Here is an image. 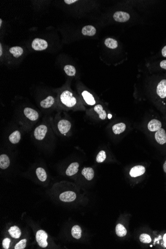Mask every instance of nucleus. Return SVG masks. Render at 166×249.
<instances>
[{"label":"nucleus","instance_id":"1","mask_svg":"<svg viewBox=\"0 0 166 249\" xmlns=\"http://www.w3.org/2000/svg\"><path fill=\"white\" fill-rule=\"evenodd\" d=\"M63 104L68 108H72L76 105L77 100L69 90H65L61 93L60 97Z\"/></svg>","mask_w":166,"mask_h":249},{"label":"nucleus","instance_id":"2","mask_svg":"<svg viewBox=\"0 0 166 249\" xmlns=\"http://www.w3.org/2000/svg\"><path fill=\"white\" fill-rule=\"evenodd\" d=\"M47 233L44 231L40 230L38 231L36 234V240L38 244L40 247L42 248H45L48 246V243L47 242Z\"/></svg>","mask_w":166,"mask_h":249},{"label":"nucleus","instance_id":"3","mask_svg":"<svg viewBox=\"0 0 166 249\" xmlns=\"http://www.w3.org/2000/svg\"><path fill=\"white\" fill-rule=\"evenodd\" d=\"M31 46L35 50L42 51L47 48L48 47V43L45 40L36 38L32 41Z\"/></svg>","mask_w":166,"mask_h":249},{"label":"nucleus","instance_id":"4","mask_svg":"<svg viewBox=\"0 0 166 249\" xmlns=\"http://www.w3.org/2000/svg\"><path fill=\"white\" fill-rule=\"evenodd\" d=\"M47 132V127L46 125H40L35 129L34 136L38 140H42L44 138Z\"/></svg>","mask_w":166,"mask_h":249},{"label":"nucleus","instance_id":"5","mask_svg":"<svg viewBox=\"0 0 166 249\" xmlns=\"http://www.w3.org/2000/svg\"><path fill=\"white\" fill-rule=\"evenodd\" d=\"M114 21L118 22H124L127 21L130 19V15L125 12L118 11L115 12L113 16Z\"/></svg>","mask_w":166,"mask_h":249},{"label":"nucleus","instance_id":"6","mask_svg":"<svg viewBox=\"0 0 166 249\" xmlns=\"http://www.w3.org/2000/svg\"><path fill=\"white\" fill-rule=\"evenodd\" d=\"M71 128V123L66 119L61 120L58 123V128L61 134H66L70 130Z\"/></svg>","mask_w":166,"mask_h":249},{"label":"nucleus","instance_id":"7","mask_svg":"<svg viewBox=\"0 0 166 249\" xmlns=\"http://www.w3.org/2000/svg\"><path fill=\"white\" fill-rule=\"evenodd\" d=\"M76 198V193L71 191L63 192L59 196L60 200L64 202H72L75 201Z\"/></svg>","mask_w":166,"mask_h":249},{"label":"nucleus","instance_id":"8","mask_svg":"<svg viewBox=\"0 0 166 249\" xmlns=\"http://www.w3.org/2000/svg\"><path fill=\"white\" fill-rule=\"evenodd\" d=\"M24 113L25 117L31 121H35L39 118V113H37L36 110L31 108H25Z\"/></svg>","mask_w":166,"mask_h":249},{"label":"nucleus","instance_id":"9","mask_svg":"<svg viewBox=\"0 0 166 249\" xmlns=\"http://www.w3.org/2000/svg\"><path fill=\"white\" fill-rule=\"evenodd\" d=\"M155 139L159 144L163 145L166 143V132L163 128L157 131L155 134Z\"/></svg>","mask_w":166,"mask_h":249},{"label":"nucleus","instance_id":"10","mask_svg":"<svg viewBox=\"0 0 166 249\" xmlns=\"http://www.w3.org/2000/svg\"><path fill=\"white\" fill-rule=\"evenodd\" d=\"M157 93L159 97L162 99L166 97V80L160 81L157 87Z\"/></svg>","mask_w":166,"mask_h":249},{"label":"nucleus","instance_id":"11","mask_svg":"<svg viewBox=\"0 0 166 249\" xmlns=\"http://www.w3.org/2000/svg\"><path fill=\"white\" fill-rule=\"evenodd\" d=\"M145 172V168L144 166L138 165L132 168L130 170L129 173L132 177H137L143 175Z\"/></svg>","mask_w":166,"mask_h":249},{"label":"nucleus","instance_id":"12","mask_svg":"<svg viewBox=\"0 0 166 249\" xmlns=\"http://www.w3.org/2000/svg\"><path fill=\"white\" fill-rule=\"evenodd\" d=\"M162 123L159 120L153 119L149 122L148 124V128L150 131H157L161 128Z\"/></svg>","mask_w":166,"mask_h":249},{"label":"nucleus","instance_id":"13","mask_svg":"<svg viewBox=\"0 0 166 249\" xmlns=\"http://www.w3.org/2000/svg\"><path fill=\"white\" fill-rule=\"evenodd\" d=\"M82 34L85 36H94L96 34V29L93 25H86L83 27L82 30Z\"/></svg>","mask_w":166,"mask_h":249},{"label":"nucleus","instance_id":"14","mask_svg":"<svg viewBox=\"0 0 166 249\" xmlns=\"http://www.w3.org/2000/svg\"><path fill=\"white\" fill-rule=\"evenodd\" d=\"M82 95L83 98H84V99L85 101V103H87V104L90 105H93L95 104V99L93 97V95L89 92H88L87 90H84L82 93Z\"/></svg>","mask_w":166,"mask_h":249},{"label":"nucleus","instance_id":"15","mask_svg":"<svg viewBox=\"0 0 166 249\" xmlns=\"http://www.w3.org/2000/svg\"><path fill=\"white\" fill-rule=\"evenodd\" d=\"M79 164L77 162L73 163L69 166L66 171V175L72 176L76 174L79 170Z\"/></svg>","mask_w":166,"mask_h":249},{"label":"nucleus","instance_id":"16","mask_svg":"<svg viewBox=\"0 0 166 249\" xmlns=\"http://www.w3.org/2000/svg\"><path fill=\"white\" fill-rule=\"evenodd\" d=\"M54 98L50 95L47 97L45 99L42 100L40 103V105L44 108H48L52 107V105L54 104Z\"/></svg>","mask_w":166,"mask_h":249},{"label":"nucleus","instance_id":"17","mask_svg":"<svg viewBox=\"0 0 166 249\" xmlns=\"http://www.w3.org/2000/svg\"><path fill=\"white\" fill-rule=\"evenodd\" d=\"M10 161L9 157L5 154L0 156V168L2 169H6L10 166Z\"/></svg>","mask_w":166,"mask_h":249},{"label":"nucleus","instance_id":"18","mask_svg":"<svg viewBox=\"0 0 166 249\" xmlns=\"http://www.w3.org/2000/svg\"><path fill=\"white\" fill-rule=\"evenodd\" d=\"M82 173L88 181L92 180L94 177V171L92 168H85L82 170Z\"/></svg>","mask_w":166,"mask_h":249},{"label":"nucleus","instance_id":"19","mask_svg":"<svg viewBox=\"0 0 166 249\" xmlns=\"http://www.w3.org/2000/svg\"><path fill=\"white\" fill-rule=\"evenodd\" d=\"M126 129V125L121 122L115 124L113 127V131L115 134H119L123 132Z\"/></svg>","mask_w":166,"mask_h":249},{"label":"nucleus","instance_id":"20","mask_svg":"<svg viewBox=\"0 0 166 249\" xmlns=\"http://www.w3.org/2000/svg\"><path fill=\"white\" fill-rule=\"evenodd\" d=\"M21 138V133L18 130H16L10 135L9 140L12 144H17V143L20 142Z\"/></svg>","mask_w":166,"mask_h":249},{"label":"nucleus","instance_id":"21","mask_svg":"<svg viewBox=\"0 0 166 249\" xmlns=\"http://www.w3.org/2000/svg\"><path fill=\"white\" fill-rule=\"evenodd\" d=\"M94 110L99 115V118L102 120H104L107 118V113L103 108L102 105L97 104L94 107Z\"/></svg>","mask_w":166,"mask_h":249},{"label":"nucleus","instance_id":"22","mask_svg":"<svg viewBox=\"0 0 166 249\" xmlns=\"http://www.w3.org/2000/svg\"><path fill=\"white\" fill-rule=\"evenodd\" d=\"M9 232L10 235L11 236L12 238L15 239H18L21 235V230L16 226H14L11 227L9 230Z\"/></svg>","mask_w":166,"mask_h":249},{"label":"nucleus","instance_id":"23","mask_svg":"<svg viewBox=\"0 0 166 249\" xmlns=\"http://www.w3.org/2000/svg\"><path fill=\"white\" fill-rule=\"evenodd\" d=\"M10 52L13 55L14 57L18 58L22 55L24 53V50L20 46H14L10 48Z\"/></svg>","mask_w":166,"mask_h":249},{"label":"nucleus","instance_id":"24","mask_svg":"<svg viewBox=\"0 0 166 249\" xmlns=\"http://www.w3.org/2000/svg\"><path fill=\"white\" fill-rule=\"evenodd\" d=\"M104 44L108 48L114 49L118 47V42L116 40L112 38H108L104 41Z\"/></svg>","mask_w":166,"mask_h":249},{"label":"nucleus","instance_id":"25","mask_svg":"<svg viewBox=\"0 0 166 249\" xmlns=\"http://www.w3.org/2000/svg\"><path fill=\"white\" fill-rule=\"evenodd\" d=\"M71 234L74 238L76 239H79L82 235V230L79 225H75L72 227Z\"/></svg>","mask_w":166,"mask_h":249},{"label":"nucleus","instance_id":"26","mask_svg":"<svg viewBox=\"0 0 166 249\" xmlns=\"http://www.w3.org/2000/svg\"><path fill=\"white\" fill-rule=\"evenodd\" d=\"M116 234L118 237H122L125 236L127 234V230L124 226L121 224L117 225L115 228Z\"/></svg>","mask_w":166,"mask_h":249},{"label":"nucleus","instance_id":"27","mask_svg":"<svg viewBox=\"0 0 166 249\" xmlns=\"http://www.w3.org/2000/svg\"><path fill=\"white\" fill-rule=\"evenodd\" d=\"M37 178L41 182H44L47 178L46 172L42 168H38L36 170Z\"/></svg>","mask_w":166,"mask_h":249},{"label":"nucleus","instance_id":"28","mask_svg":"<svg viewBox=\"0 0 166 249\" xmlns=\"http://www.w3.org/2000/svg\"><path fill=\"white\" fill-rule=\"evenodd\" d=\"M64 70L65 73L68 76H70V77L74 76L76 74V69H75V67L71 65H67L65 66L64 68Z\"/></svg>","mask_w":166,"mask_h":249},{"label":"nucleus","instance_id":"29","mask_svg":"<svg viewBox=\"0 0 166 249\" xmlns=\"http://www.w3.org/2000/svg\"><path fill=\"white\" fill-rule=\"evenodd\" d=\"M106 158H107V155H106L105 151L104 150H102L101 151L99 152L97 155L96 161L97 162L100 163H102L106 159Z\"/></svg>","mask_w":166,"mask_h":249},{"label":"nucleus","instance_id":"30","mask_svg":"<svg viewBox=\"0 0 166 249\" xmlns=\"http://www.w3.org/2000/svg\"><path fill=\"white\" fill-rule=\"evenodd\" d=\"M140 240L142 243L148 244L151 242V238L149 235L147 234H142L140 236Z\"/></svg>","mask_w":166,"mask_h":249},{"label":"nucleus","instance_id":"31","mask_svg":"<svg viewBox=\"0 0 166 249\" xmlns=\"http://www.w3.org/2000/svg\"><path fill=\"white\" fill-rule=\"evenodd\" d=\"M26 239H23L20 241L19 243L15 246V249H24L26 247Z\"/></svg>","mask_w":166,"mask_h":249},{"label":"nucleus","instance_id":"32","mask_svg":"<svg viewBox=\"0 0 166 249\" xmlns=\"http://www.w3.org/2000/svg\"><path fill=\"white\" fill-rule=\"evenodd\" d=\"M10 243H11V240L9 238H7L4 239V240L2 241V246L4 249H9Z\"/></svg>","mask_w":166,"mask_h":249},{"label":"nucleus","instance_id":"33","mask_svg":"<svg viewBox=\"0 0 166 249\" xmlns=\"http://www.w3.org/2000/svg\"><path fill=\"white\" fill-rule=\"evenodd\" d=\"M77 1H78L77 0H64V2L67 5H71Z\"/></svg>","mask_w":166,"mask_h":249},{"label":"nucleus","instance_id":"34","mask_svg":"<svg viewBox=\"0 0 166 249\" xmlns=\"http://www.w3.org/2000/svg\"><path fill=\"white\" fill-rule=\"evenodd\" d=\"M160 66H161L162 68L166 70V60H163V61L161 62V63H160Z\"/></svg>","mask_w":166,"mask_h":249},{"label":"nucleus","instance_id":"35","mask_svg":"<svg viewBox=\"0 0 166 249\" xmlns=\"http://www.w3.org/2000/svg\"><path fill=\"white\" fill-rule=\"evenodd\" d=\"M162 53L163 56L164 57H166V45L164 46L162 50Z\"/></svg>","mask_w":166,"mask_h":249},{"label":"nucleus","instance_id":"36","mask_svg":"<svg viewBox=\"0 0 166 249\" xmlns=\"http://www.w3.org/2000/svg\"><path fill=\"white\" fill-rule=\"evenodd\" d=\"M2 54V47L1 44H0V56H1Z\"/></svg>","mask_w":166,"mask_h":249},{"label":"nucleus","instance_id":"37","mask_svg":"<svg viewBox=\"0 0 166 249\" xmlns=\"http://www.w3.org/2000/svg\"><path fill=\"white\" fill-rule=\"evenodd\" d=\"M163 168H164V172L166 173V161L164 163V165H163Z\"/></svg>","mask_w":166,"mask_h":249},{"label":"nucleus","instance_id":"38","mask_svg":"<svg viewBox=\"0 0 166 249\" xmlns=\"http://www.w3.org/2000/svg\"><path fill=\"white\" fill-rule=\"evenodd\" d=\"M163 239H164V243H165V246L166 247V234L164 235Z\"/></svg>","mask_w":166,"mask_h":249},{"label":"nucleus","instance_id":"39","mask_svg":"<svg viewBox=\"0 0 166 249\" xmlns=\"http://www.w3.org/2000/svg\"><path fill=\"white\" fill-rule=\"evenodd\" d=\"M2 19H0V26L1 27L2 26Z\"/></svg>","mask_w":166,"mask_h":249},{"label":"nucleus","instance_id":"40","mask_svg":"<svg viewBox=\"0 0 166 249\" xmlns=\"http://www.w3.org/2000/svg\"><path fill=\"white\" fill-rule=\"evenodd\" d=\"M108 118H112V115H110V114H108Z\"/></svg>","mask_w":166,"mask_h":249}]
</instances>
